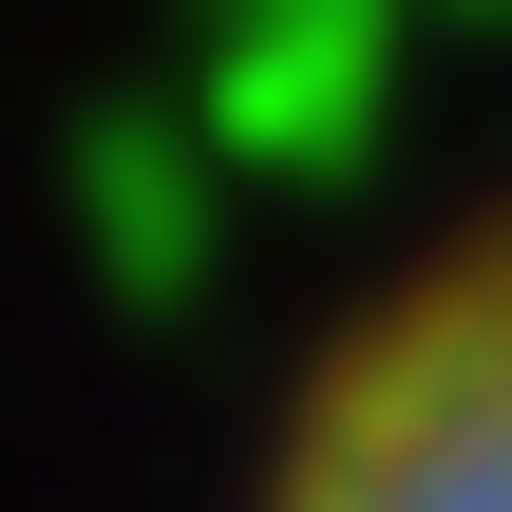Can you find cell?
<instances>
[{
  "label": "cell",
  "mask_w": 512,
  "mask_h": 512,
  "mask_svg": "<svg viewBox=\"0 0 512 512\" xmlns=\"http://www.w3.org/2000/svg\"><path fill=\"white\" fill-rule=\"evenodd\" d=\"M266 512H512V209L304 380Z\"/></svg>",
  "instance_id": "cell-1"
}]
</instances>
